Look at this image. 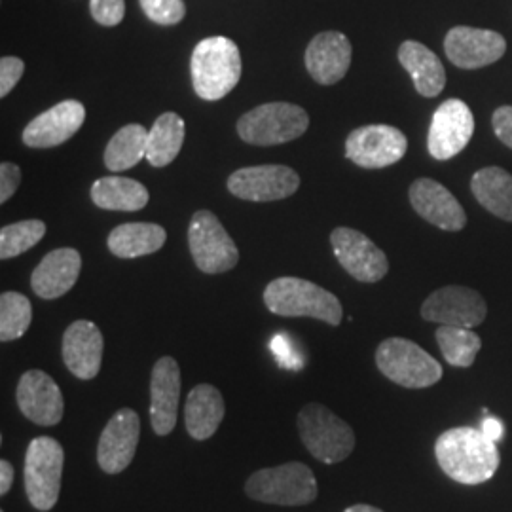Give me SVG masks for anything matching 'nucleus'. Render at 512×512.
Returning <instances> with one entry per match:
<instances>
[{
	"label": "nucleus",
	"instance_id": "1",
	"mask_svg": "<svg viewBox=\"0 0 512 512\" xmlns=\"http://www.w3.org/2000/svg\"><path fill=\"white\" fill-rule=\"evenodd\" d=\"M435 458L444 475L467 486L488 482L501 463L497 442L475 427L444 431L435 442Z\"/></svg>",
	"mask_w": 512,
	"mask_h": 512
},
{
	"label": "nucleus",
	"instance_id": "2",
	"mask_svg": "<svg viewBox=\"0 0 512 512\" xmlns=\"http://www.w3.org/2000/svg\"><path fill=\"white\" fill-rule=\"evenodd\" d=\"M190 73L200 99L219 101L226 97L241 78L238 44L228 37L203 38L192 52Z\"/></svg>",
	"mask_w": 512,
	"mask_h": 512
},
{
	"label": "nucleus",
	"instance_id": "3",
	"mask_svg": "<svg viewBox=\"0 0 512 512\" xmlns=\"http://www.w3.org/2000/svg\"><path fill=\"white\" fill-rule=\"evenodd\" d=\"M264 304L275 315L311 317L332 327H338L344 317L342 304L334 294L300 277L274 279L264 291Z\"/></svg>",
	"mask_w": 512,
	"mask_h": 512
},
{
	"label": "nucleus",
	"instance_id": "4",
	"mask_svg": "<svg viewBox=\"0 0 512 512\" xmlns=\"http://www.w3.org/2000/svg\"><path fill=\"white\" fill-rule=\"evenodd\" d=\"M245 494L253 501L268 505L302 507L317 499V480L306 463L291 461L279 467L260 469L249 476Z\"/></svg>",
	"mask_w": 512,
	"mask_h": 512
},
{
	"label": "nucleus",
	"instance_id": "5",
	"mask_svg": "<svg viewBox=\"0 0 512 512\" xmlns=\"http://www.w3.org/2000/svg\"><path fill=\"white\" fill-rule=\"evenodd\" d=\"M296 423L308 452L327 465L348 459L355 450V433L349 423L323 404H306L300 410Z\"/></svg>",
	"mask_w": 512,
	"mask_h": 512
},
{
	"label": "nucleus",
	"instance_id": "6",
	"mask_svg": "<svg viewBox=\"0 0 512 512\" xmlns=\"http://www.w3.org/2000/svg\"><path fill=\"white\" fill-rule=\"evenodd\" d=\"M310 128L308 112L285 101L266 103L256 109L249 110L239 118V137L258 147H274L291 143L302 137Z\"/></svg>",
	"mask_w": 512,
	"mask_h": 512
},
{
	"label": "nucleus",
	"instance_id": "7",
	"mask_svg": "<svg viewBox=\"0 0 512 512\" xmlns=\"http://www.w3.org/2000/svg\"><path fill=\"white\" fill-rule=\"evenodd\" d=\"M376 365L387 380L406 389H425L442 378L439 361L406 338L384 340L376 349Z\"/></svg>",
	"mask_w": 512,
	"mask_h": 512
},
{
	"label": "nucleus",
	"instance_id": "8",
	"mask_svg": "<svg viewBox=\"0 0 512 512\" xmlns=\"http://www.w3.org/2000/svg\"><path fill=\"white\" fill-rule=\"evenodd\" d=\"M65 452L52 437L31 440L25 454V492L40 512L52 511L61 492Z\"/></svg>",
	"mask_w": 512,
	"mask_h": 512
},
{
	"label": "nucleus",
	"instance_id": "9",
	"mask_svg": "<svg viewBox=\"0 0 512 512\" xmlns=\"http://www.w3.org/2000/svg\"><path fill=\"white\" fill-rule=\"evenodd\" d=\"M188 245L203 274L230 272L239 262V251L217 215L202 209L194 213L188 228Z\"/></svg>",
	"mask_w": 512,
	"mask_h": 512
},
{
	"label": "nucleus",
	"instance_id": "10",
	"mask_svg": "<svg viewBox=\"0 0 512 512\" xmlns=\"http://www.w3.org/2000/svg\"><path fill=\"white\" fill-rule=\"evenodd\" d=\"M408 139L401 129L372 124L353 129L346 139V158L365 169H382L401 162Z\"/></svg>",
	"mask_w": 512,
	"mask_h": 512
},
{
	"label": "nucleus",
	"instance_id": "11",
	"mask_svg": "<svg viewBox=\"0 0 512 512\" xmlns=\"http://www.w3.org/2000/svg\"><path fill=\"white\" fill-rule=\"evenodd\" d=\"M298 173L287 165H255L234 171L228 177V190L247 202H277L296 194Z\"/></svg>",
	"mask_w": 512,
	"mask_h": 512
},
{
	"label": "nucleus",
	"instance_id": "12",
	"mask_svg": "<svg viewBox=\"0 0 512 512\" xmlns=\"http://www.w3.org/2000/svg\"><path fill=\"white\" fill-rule=\"evenodd\" d=\"M330 245L340 266L361 283H378L389 272L384 251L359 230L336 228L330 234Z\"/></svg>",
	"mask_w": 512,
	"mask_h": 512
},
{
	"label": "nucleus",
	"instance_id": "13",
	"mask_svg": "<svg viewBox=\"0 0 512 512\" xmlns=\"http://www.w3.org/2000/svg\"><path fill=\"white\" fill-rule=\"evenodd\" d=\"M486 313L488 306L480 293L459 285H448L429 294L421 306L425 321L463 329H475L484 323Z\"/></svg>",
	"mask_w": 512,
	"mask_h": 512
},
{
	"label": "nucleus",
	"instance_id": "14",
	"mask_svg": "<svg viewBox=\"0 0 512 512\" xmlns=\"http://www.w3.org/2000/svg\"><path fill=\"white\" fill-rule=\"evenodd\" d=\"M475 133V116L461 99H448L435 110L427 148L435 160H450L463 152Z\"/></svg>",
	"mask_w": 512,
	"mask_h": 512
},
{
	"label": "nucleus",
	"instance_id": "15",
	"mask_svg": "<svg viewBox=\"0 0 512 512\" xmlns=\"http://www.w3.org/2000/svg\"><path fill=\"white\" fill-rule=\"evenodd\" d=\"M141 437L139 414L131 408L118 410L105 425L97 444V463L107 475L126 471L135 458Z\"/></svg>",
	"mask_w": 512,
	"mask_h": 512
},
{
	"label": "nucleus",
	"instance_id": "16",
	"mask_svg": "<svg viewBox=\"0 0 512 512\" xmlns=\"http://www.w3.org/2000/svg\"><path fill=\"white\" fill-rule=\"evenodd\" d=\"M444 52L459 69L475 71L499 61L507 52V40L495 31L459 25L444 38Z\"/></svg>",
	"mask_w": 512,
	"mask_h": 512
},
{
	"label": "nucleus",
	"instance_id": "17",
	"mask_svg": "<svg viewBox=\"0 0 512 512\" xmlns=\"http://www.w3.org/2000/svg\"><path fill=\"white\" fill-rule=\"evenodd\" d=\"M18 406L27 420L52 427L63 420L65 401L54 378L42 370H29L19 378Z\"/></svg>",
	"mask_w": 512,
	"mask_h": 512
},
{
	"label": "nucleus",
	"instance_id": "18",
	"mask_svg": "<svg viewBox=\"0 0 512 512\" xmlns=\"http://www.w3.org/2000/svg\"><path fill=\"white\" fill-rule=\"evenodd\" d=\"M86 109L80 101L67 99L44 110L23 129V145L31 148H54L67 143L84 126Z\"/></svg>",
	"mask_w": 512,
	"mask_h": 512
},
{
	"label": "nucleus",
	"instance_id": "19",
	"mask_svg": "<svg viewBox=\"0 0 512 512\" xmlns=\"http://www.w3.org/2000/svg\"><path fill=\"white\" fill-rule=\"evenodd\" d=\"M181 399V368L173 357L156 361L150 376V423L156 435L167 437L177 425Z\"/></svg>",
	"mask_w": 512,
	"mask_h": 512
},
{
	"label": "nucleus",
	"instance_id": "20",
	"mask_svg": "<svg viewBox=\"0 0 512 512\" xmlns=\"http://www.w3.org/2000/svg\"><path fill=\"white\" fill-rule=\"evenodd\" d=\"M410 203L421 219L440 230L459 232L467 224V215L456 196L433 179H418L410 186Z\"/></svg>",
	"mask_w": 512,
	"mask_h": 512
},
{
	"label": "nucleus",
	"instance_id": "21",
	"mask_svg": "<svg viewBox=\"0 0 512 512\" xmlns=\"http://www.w3.org/2000/svg\"><path fill=\"white\" fill-rule=\"evenodd\" d=\"M351 54L353 48L346 35L325 31L311 38L306 50V69L317 84L334 86L348 74Z\"/></svg>",
	"mask_w": 512,
	"mask_h": 512
},
{
	"label": "nucleus",
	"instance_id": "22",
	"mask_svg": "<svg viewBox=\"0 0 512 512\" xmlns=\"http://www.w3.org/2000/svg\"><path fill=\"white\" fill-rule=\"evenodd\" d=\"M103 334L92 321H74L63 334V361L73 376L93 380L103 361Z\"/></svg>",
	"mask_w": 512,
	"mask_h": 512
},
{
	"label": "nucleus",
	"instance_id": "23",
	"mask_svg": "<svg viewBox=\"0 0 512 512\" xmlns=\"http://www.w3.org/2000/svg\"><path fill=\"white\" fill-rule=\"evenodd\" d=\"M80 270L82 256L76 249H55L40 260L31 277V287L35 294L44 300L61 298L76 285Z\"/></svg>",
	"mask_w": 512,
	"mask_h": 512
},
{
	"label": "nucleus",
	"instance_id": "24",
	"mask_svg": "<svg viewBox=\"0 0 512 512\" xmlns=\"http://www.w3.org/2000/svg\"><path fill=\"white\" fill-rule=\"evenodd\" d=\"M224 410V399L215 385H196L184 406L186 431L192 439H211L224 420Z\"/></svg>",
	"mask_w": 512,
	"mask_h": 512
},
{
	"label": "nucleus",
	"instance_id": "25",
	"mask_svg": "<svg viewBox=\"0 0 512 512\" xmlns=\"http://www.w3.org/2000/svg\"><path fill=\"white\" fill-rule=\"evenodd\" d=\"M399 61L412 76L416 92L423 97H437L446 86V71L435 52L416 40H406L399 48Z\"/></svg>",
	"mask_w": 512,
	"mask_h": 512
},
{
	"label": "nucleus",
	"instance_id": "26",
	"mask_svg": "<svg viewBox=\"0 0 512 512\" xmlns=\"http://www.w3.org/2000/svg\"><path fill=\"white\" fill-rule=\"evenodd\" d=\"M167 232L160 224L129 222L116 226L109 236L110 253L118 258L152 255L164 247Z\"/></svg>",
	"mask_w": 512,
	"mask_h": 512
},
{
	"label": "nucleus",
	"instance_id": "27",
	"mask_svg": "<svg viewBox=\"0 0 512 512\" xmlns=\"http://www.w3.org/2000/svg\"><path fill=\"white\" fill-rule=\"evenodd\" d=\"M476 202L499 219L512 222V175L501 167H484L471 179Z\"/></svg>",
	"mask_w": 512,
	"mask_h": 512
},
{
	"label": "nucleus",
	"instance_id": "28",
	"mask_svg": "<svg viewBox=\"0 0 512 512\" xmlns=\"http://www.w3.org/2000/svg\"><path fill=\"white\" fill-rule=\"evenodd\" d=\"M92 200L99 209L107 211H141L147 207L150 196L145 184L112 175L93 183Z\"/></svg>",
	"mask_w": 512,
	"mask_h": 512
},
{
	"label": "nucleus",
	"instance_id": "29",
	"mask_svg": "<svg viewBox=\"0 0 512 512\" xmlns=\"http://www.w3.org/2000/svg\"><path fill=\"white\" fill-rule=\"evenodd\" d=\"M186 126L175 112H164L158 116L154 126L148 129L147 160L152 167H165L171 164L184 143Z\"/></svg>",
	"mask_w": 512,
	"mask_h": 512
},
{
	"label": "nucleus",
	"instance_id": "30",
	"mask_svg": "<svg viewBox=\"0 0 512 512\" xmlns=\"http://www.w3.org/2000/svg\"><path fill=\"white\" fill-rule=\"evenodd\" d=\"M148 131L141 124H128L114 133L105 148V165L112 173H122L147 158Z\"/></svg>",
	"mask_w": 512,
	"mask_h": 512
},
{
	"label": "nucleus",
	"instance_id": "31",
	"mask_svg": "<svg viewBox=\"0 0 512 512\" xmlns=\"http://www.w3.org/2000/svg\"><path fill=\"white\" fill-rule=\"evenodd\" d=\"M435 336H437V342H439V348L446 363L458 366V368L473 366L476 355L482 348L480 336L471 329L440 325Z\"/></svg>",
	"mask_w": 512,
	"mask_h": 512
},
{
	"label": "nucleus",
	"instance_id": "32",
	"mask_svg": "<svg viewBox=\"0 0 512 512\" xmlns=\"http://www.w3.org/2000/svg\"><path fill=\"white\" fill-rule=\"evenodd\" d=\"M33 321V306L27 296L8 291L0 296V340L14 342L21 338Z\"/></svg>",
	"mask_w": 512,
	"mask_h": 512
},
{
	"label": "nucleus",
	"instance_id": "33",
	"mask_svg": "<svg viewBox=\"0 0 512 512\" xmlns=\"http://www.w3.org/2000/svg\"><path fill=\"white\" fill-rule=\"evenodd\" d=\"M46 234L42 220H21L0 230V258L8 260L33 249Z\"/></svg>",
	"mask_w": 512,
	"mask_h": 512
},
{
	"label": "nucleus",
	"instance_id": "34",
	"mask_svg": "<svg viewBox=\"0 0 512 512\" xmlns=\"http://www.w3.org/2000/svg\"><path fill=\"white\" fill-rule=\"evenodd\" d=\"M145 16L158 25H177L186 16L184 0H139Z\"/></svg>",
	"mask_w": 512,
	"mask_h": 512
},
{
	"label": "nucleus",
	"instance_id": "35",
	"mask_svg": "<svg viewBox=\"0 0 512 512\" xmlns=\"http://www.w3.org/2000/svg\"><path fill=\"white\" fill-rule=\"evenodd\" d=\"M92 18L103 27H116L126 16V0H90Z\"/></svg>",
	"mask_w": 512,
	"mask_h": 512
},
{
	"label": "nucleus",
	"instance_id": "36",
	"mask_svg": "<svg viewBox=\"0 0 512 512\" xmlns=\"http://www.w3.org/2000/svg\"><path fill=\"white\" fill-rule=\"evenodd\" d=\"M23 73H25V63L19 57L4 55L0 59V97H6L16 88Z\"/></svg>",
	"mask_w": 512,
	"mask_h": 512
},
{
	"label": "nucleus",
	"instance_id": "37",
	"mask_svg": "<svg viewBox=\"0 0 512 512\" xmlns=\"http://www.w3.org/2000/svg\"><path fill=\"white\" fill-rule=\"evenodd\" d=\"M21 183V169L12 162H2L0 165V203H6L18 190Z\"/></svg>",
	"mask_w": 512,
	"mask_h": 512
},
{
	"label": "nucleus",
	"instance_id": "38",
	"mask_svg": "<svg viewBox=\"0 0 512 512\" xmlns=\"http://www.w3.org/2000/svg\"><path fill=\"white\" fill-rule=\"evenodd\" d=\"M272 351H274V355L277 357V363L283 366V368H291V370L302 368V361H300V357L294 353L293 348H291V342H289L287 336L277 334L274 340H272Z\"/></svg>",
	"mask_w": 512,
	"mask_h": 512
},
{
	"label": "nucleus",
	"instance_id": "39",
	"mask_svg": "<svg viewBox=\"0 0 512 512\" xmlns=\"http://www.w3.org/2000/svg\"><path fill=\"white\" fill-rule=\"evenodd\" d=\"M492 124H494L495 137L505 145L512 148V107L511 105H503L495 110L492 116Z\"/></svg>",
	"mask_w": 512,
	"mask_h": 512
},
{
	"label": "nucleus",
	"instance_id": "40",
	"mask_svg": "<svg viewBox=\"0 0 512 512\" xmlns=\"http://www.w3.org/2000/svg\"><path fill=\"white\" fill-rule=\"evenodd\" d=\"M480 431H482L488 439L494 440V442L503 439V433H505L503 423L497 420V418H486V420L482 421Z\"/></svg>",
	"mask_w": 512,
	"mask_h": 512
},
{
	"label": "nucleus",
	"instance_id": "41",
	"mask_svg": "<svg viewBox=\"0 0 512 512\" xmlns=\"http://www.w3.org/2000/svg\"><path fill=\"white\" fill-rule=\"evenodd\" d=\"M12 484H14V467L6 459H2L0 461V495L8 494Z\"/></svg>",
	"mask_w": 512,
	"mask_h": 512
},
{
	"label": "nucleus",
	"instance_id": "42",
	"mask_svg": "<svg viewBox=\"0 0 512 512\" xmlns=\"http://www.w3.org/2000/svg\"><path fill=\"white\" fill-rule=\"evenodd\" d=\"M344 512H384L380 511L378 507H372V505H353V507H349Z\"/></svg>",
	"mask_w": 512,
	"mask_h": 512
}]
</instances>
